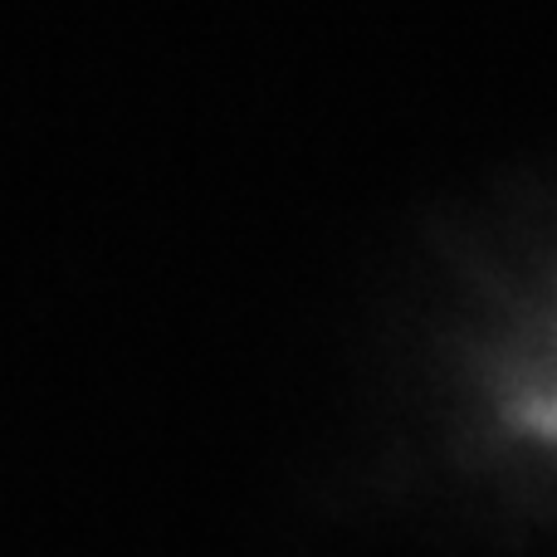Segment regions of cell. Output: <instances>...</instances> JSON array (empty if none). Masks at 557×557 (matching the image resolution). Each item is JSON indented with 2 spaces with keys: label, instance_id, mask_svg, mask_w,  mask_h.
Returning a JSON list of instances; mask_svg holds the SVG:
<instances>
[{
  "label": "cell",
  "instance_id": "cell-1",
  "mask_svg": "<svg viewBox=\"0 0 557 557\" xmlns=\"http://www.w3.org/2000/svg\"><path fill=\"white\" fill-rule=\"evenodd\" d=\"M519 425L529 435H539V441L557 445V372L548 382H539L529 396L519 401Z\"/></svg>",
  "mask_w": 557,
  "mask_h": 557
}]
</instances>
